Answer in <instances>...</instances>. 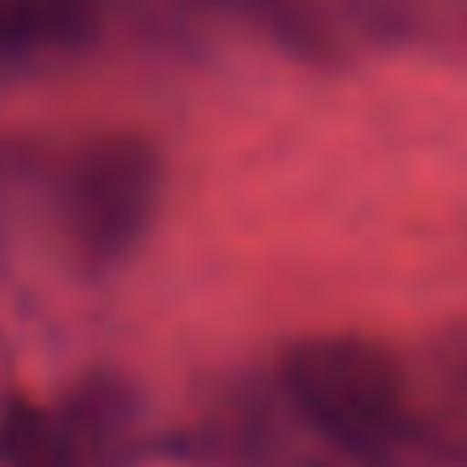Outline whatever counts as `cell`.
I'll use <instances>...</instances> for the list:
<instances>
[{
	"instance_id": "cell-6",
	"label": "cell",
	"mask_w": 467,
	"mask_h": 467,
	"mask_svg": "<svg viewBox=\"0 0 467 467\" xmlns=\"http://www.w3.org/2000/svg\"><path fill=\"white\" fill-rule=\"evenodd\" d=\"M213 5L266 27L283 49H294L305 60H337L348 49L343 0H213Z\"/></svg>"
},
{
	"instance_id": "cell-1",
	"label": "cell",
	"mask_w": 467,
	"mask_h": 467,
	"mask_svg": "<svg viewBox=\"0 0 467 467\" xmlns=\"http://www.w3.org/2000/svg\"><path fill=\"white\" fill-rule=\"evenodd\" d=\"M272 391L288 419L332 457L364 467L435 462L413 369L369 337H305L283 348Z\"/></svg>"
},
{
	"instance_id": "cell-2",
	"label": "cell",
	"mask_w": 467,
	"mask_h": 467,
	"mask_svg": "<svg viewBox=\"0 0 467 467\" xmlns=\"http://www.w3.org/2000/svg\"><path fill=\"white\" fill-rule=\"evenodd\" d=\"M163 196V152L136 136L109 130L82 141L55 180V218L71 261L82 272H109L136 250Z\"/></svg>"
},
{
	"instance_id": "cell-8",
	"label": "cell",
	"mask_w": 467,
	"mask_h": 467,
	"mask_svg": "<svg viewBox=\"0 0 467 467\" xmlns=\"http://www.w3.org/2000/svg\"><path fill=\"white\" fill-rule=\"evenodd\" d=\"M27 66H33V60H27V49L0 27V82H5V77H16V71H27Z\"/></svg>"
},
{
	"instance_id": "cell-4",
	"label": "cell",
	"mask_w": 467,
	"mask_h": 467,
	"mask_svg": "<svg viewBox=\"0 0 467 467\" xmlns=\"http://www.w3.org/2000/svg\"><path fill=\"white\" fill-rule=\"evenodd\" d=\"M348 44L430 49L467 66V0H343Z\"/></svg>"
},
{
	"instance_id": "cell-5",
	"label": "cell",
	"mask_w": 467,
	"mask_h": 467,
	"mask_svg": "<svg viewBox=\"0 0 467 467\" xmlns=\"http://www.w3.org/2000/svg\"><path fill=\"white\" fill-rule=\"evenodd\" d=\"M413 386L435 467H467V316L430 337Z\"/></svg>"
},
{
	"instance_id": "cell-7",
	"label": "cell",
	"mask_w": 467,
	"mask_h": 467,
	"mask_svg": "<svg viewBox=\"0 0 467 467\" xmlns=\"http://www.w3.org/2000/svg\"><path fill=\"white\" fill-rule=\"evenodd\" d=\"M104 16L109 0H0V27L27 49V60L93 44Z\"/></svg>"
},
{
	"instance_id": "cell-3",
	"label": "cell",
	"mask_w": 467,
	"mask_h": 467,
	"mask_svg": "<svg viewBox=\"0 0 467 467\" xmlns=\"http://www.w3.org/2000/svg\"><path fill=\"white\" fill-rule=\"evenodd\" d=\"M136 446L141 408L115 375H88L49 408L27 397L0 408V467H130Z\"/></svg>"
}]
</instances>
